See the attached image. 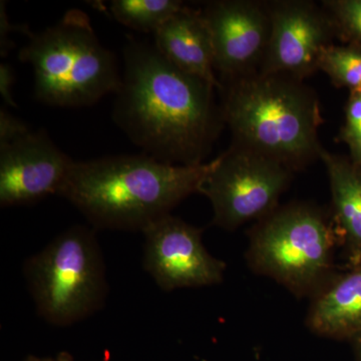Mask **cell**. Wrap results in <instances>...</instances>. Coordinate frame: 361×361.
<instances>
[{"label":"cell","mask_w":361,"mask_h":361,"mask_svg":"<svg viewBox=\"0 0 361 361\" xmlns=\"http://www.w3.org/2000/svg\"><path fill=\"white\" fill-rule=\"evenodd\" d=\"M185 6L179 0H113L110 2V11L123 25L155 35L166 21Z\"/></svg>","instance_id":"15"},{"label":"cell","mask_w":361,"mask_h":361,"mask_svg":"<svg viewBox=\"0 0 361 361\" xmlns=\"http://www.w3.org/2000/svg\"><path fill=\"white\" fill-rule=\"evenodd\" d=\"M202 13L210 30L214 66L221 82L258 71L270 37L267 2L218 0L208 2Z\"/></svg>","instance_id":"10"},{"label":"cell","mask_w":361,"mask_h":361,"mask_svg":"<svg viewBox=\"0 0 361 361\" xmlns=\"http://www.w3.org/2000/svg\"><path fill=\"white\" fill-rule=\"evenodd\" d=\"M18 59L32 66L35 96L49 106H92L122 84L115 54L97 37L87 13L71 9L56 25L32 35Z\"/></svg>","instance_id":"4"},{"label":"cell","mask_w":361,"mask_h":361,"mask_svg":"<svg viewBox=\"0 0 361 361\" xmlns=\"http://www.w3.org/2000/svg\"><path fill=\"white\" fill-rule=\"evenodd\" d=\"M113 118L144 154L164 163H205L223 126L214 85L171 63L155 44L129 37Z\"/></svg>","instance_id":"1"},{"label":"cell","mask_w":361,"mask_h":361,"mask_svg":"<svg viewBox=\"0 0 361 361\" xmlns=\"http://www.w3.org/2000/svg\"><path fill=\"white\" fill-rule=\"evenodd\" d=\"M23 361H56V358L51 357H39V356L30 355Z\"/></svg>","instance_id":"23"},{"label":"cell","mask_w":361,"mask_h":361,"mask_svg":"<svg viewBox=\"0 0 361 361\" xmlns=\"http://www.w3.org/2000/svg\"><path fill=\"white\" fill-rule=\"evenodd\" d=\"M37 313L54 326H68L101 310L109 294L96 231L75 225L23 265Z\"/></svg>","instance_id":"6"},{"label":"cell","mask_w":361,"mask_h":361,"mask_svg":"<svg viewBox=\"0 0 361 361\" xmlns=\"http://www.w3.org/2000/svg\"><path fill=\"white\" fill-rule=\"evenodd\" d=\"M211 166L172 165L146 154L75 161L59 196L94 228L142 232L199 193Z\"/></svg>","instance_id":"2"},{"label":"cell","mask_w":361,"mask_h":361,"mask_svg":"<svg viewBox=\"0 0 361 361\" xmlns=\"http://www.w3.org/2000/svg\"><path fill=\"white\" fill-rule=\"evenodd\" d=\"M339 139L348 146L349 159L361 165V90L349 92Z\"/></svg>","instance_id":"18"},{"label":"cell","mask_w":361,"mask_h":361,"mask_svg":"<svg viewBox=\"0 0 361 361\" xmlns=\"http://www.w3.org/2000/svg\"><path fill=\"white\" fill-rule=\"evenodd\" d=\"M75 163L44 129L0 146V206L30 205L59 195Z\"/></svg>","instance_id":"11"},{"label":"cell","mask_w":361,"mask_h":361,"mask_svg":"<svg viewBox=\"0 0 361 361\" xmlns=\"http://www.w3.org/2000/svg\"><path fill=\"white\" fill-rule=\"evenodd\" d=\"M30 132L32 130L25 122L4 109L0 110V146L11 144Z\"/></svg>","instance_id":"19"},{"label":"cell","mask_w":361,"mask_h":361,"mask_svg":"<svg viewBox=\"0 0 361 361\" xmlns=\"http://www.w3.org/2000/svg\"><path fill=\"white\" fill-rule=\"evenodd\" d=\"M356 338H357L358 346H360V353L361 357V334H360V336H356Z\"/></svg>","instance_id":"24"},{"label":"cell","mask_w":361,"mask_h":361,"mask_svg":"<svg viewBox=\"0 0 361 361\" xmlns=\"http://www.w3.org/2000/svg\"><path fill=\"white\" fill-rule=\"evenodd\" d=\"M294 172L274 159L232 142L212 166L199 193L213 209V224L233 231L279 207Z\"/></svg>","instance_id":"7"},{"label":"cell","mask_w":361,"mask_h":361,"mask_svg":"<svg viewBox=\"0 0 361 361\" xmlns=\"http://www.w3.org/2000/svg\"><path fill=\"white\" fill-rule=\"evenodd\" d=\"M56 361H75L73 360V356L70 355V353H66V351H61L59 353L58 356L56 357Z\"/></svg>","instance_id":"22"},{"label":"cell","mask_w":361,"mask_h":361,"mask_svg":"<svg viewBox=\"0 0 361 361\" xmlns=\"http://www.w3.org/2000/svg\"><path fill=\"white\" fill-rule=\"evenodd\" d=\"M221 85V108L232 142L274 159L294 173L319 159L322 106L304 80L255 71Z\"/></svg>","instance_id":"3"},{"label":"cell","mask_w":361,"mask_h":361,"mask_svg":"<svg viewBox=\"0 0 361 361\" xmlns=\"http://www.w3.org/2000/svg\"><path fill=\"white\" fill-rule=\"evenodd\" d=\"M310 329L320 336L344 338L361 334V265L331 278L313 296Z\"/></svg>","instance_id":"13"},{"label":"cell","mask_w":361,"mask_h":361,"mask_svg":"<svg viewBox=\"0 0 361 361\" xmlns=\"http://www.w3.org/2000/svg\"><path fill=\"white\" fill-rule=\"evenodd\" d=\"M16 32L25 33L28 37L32 35L26 26L11 25L7 16L6 2L1 1L0 2V54L1 56H6L14 47L8 35L9 33Z\"/></svg>","instance_id":"20"},{"label":"cell","mask_w":361,"mask_h":361,"mask_svg":"<svg viewBox=\"0 0 361 361\" xmlns=\"http://www.w3.org/2000/svg\"><path fill=\"white\" fill-rule=\"evenodd\" d=\"M269 42L258 71L304 80L318 71L320 54L337 39L322 4L308 0L268 1Z\"/></svg>","instance_id":"8"},{"label":"cell","mask_w":361,"mask_h":361,"mask_svg":"<svg viewBox=\"0 0 361 361\" xmlns=\"http://www.w3.org/2000/svg\"><path fill=\"white\" fill-rule=\"evenodd\" d=\"M336 230L317 206H279L250 232L247 261L294 295L314 296L331 279Z\"/></svg>","instance_id":"5"},{"label":"cell","mask_w":361,"mask_h":361,"mask_svg":"<svg viewBox=\"0 0 361 361\" xmlns=\"http://www.w3.org/2000/svg\"><path fill=\"white\" fill-rule=\"evenodd\" d=\"M318 71L336 87L361 90V45L330 44L320 54Z\"/></svg>","instance_id":"16"},{"label":"cell","mask_w":361,"mask_h":361,"mask_svg":"<svg viewBox=\"0 0 361 361\" xmlns=\"http://www.w3.org/2000/svg\"><path fill=\"white\" fill-rule=\"evenodd\" d=\"M319 159L329 176L336 233L345 244L351 267H357L361 265V165L324 148Z\"/></svg>","instance_id":"14"},{"label":"cell","mask_w":361,"mask_h":361,"mask_svg":"<svg viewBox=\"0 0 361 361\" xmlns=\"http://www.w3.org/2000/svg\"><path fill=\"white\" fill-rule=\"evenodd\" d=\"M155 47L176 68L222 90L215 75L212 37L202 11L183 7L155 33Z\"/></svg>","instance_id":"12"},{"label":"cell","mask_w":361,"mask_h":361,"mask_svg":"<svg viewBox=\"0 0 361 361\" xmlns=\"http://www.w3.org/2000/svg\"><path fill=\"white\" fill-rule=\"evenodd\" d=\"M142 264L164 291L219 284L226 264L214 257L202 241V230L172 214L144 231Z\"/></svg>","instance_id":"9"},{"label":"cell","mask_w":361,"mask_h":361,"mask_svg":"<svg viewBox=\"0 0 361 361\" xmlns=\"http://www.w3.org/2000/svg\"><path fill=\"white\" fill-rule=\"evenodd\" d=\"M322 6L334 23L337 39L361 45V0H323Z\"/></svg>","instance_id":"17"},{"label":"cell","mask_w":361,"mask_h":361,"mask_svg":"<svg viewBox=\"0 0 361 361\" xmlns=\"http://www.w3.org/2000/svg\"><path fill=\"white\" fill-rule=\"evenodd\" d=\"M16 82V75L13 68L8 63H2L0 65V94L4 103L9 106L16 108V101L13 99V87Z\"/></svg>","instance_id":"21"}]
</instances>
